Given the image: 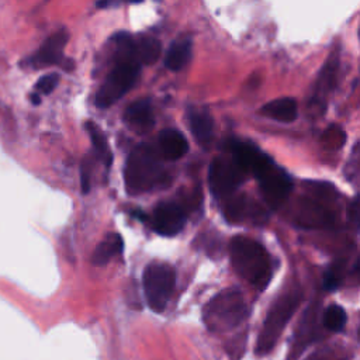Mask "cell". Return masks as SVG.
<instances>
[{
	"mask_svg": "<svg viewBox=\"0 0 360 360\" xmlns=\"http://www.w3.org/2000/svg\"><path fill=\"white\" fill-rule=\"evenodd\" d=\"M114 66L96 94V106L100 108L113 106L129 93L141 71V64L136 54V40L129 33H118L114 37Z\"/></svg>",
	"mask_w": 360,
	"mask_h": 360,
	"instance_id": "cell-1",
	"label": "cell"
},
{
	"mask_svg": "<svg viewBox=\"0 0 360 360\" xmlns=\"http://www.w3.org/2000/svg\"><path fill=\"white\" fill-rule=\"evenodd\" d=\"M229 255L235 272L254 287L264 290L272 278L271 257L255 239L244 235L233 236Z\"/></svg>",
	"mask_w": 360,
	"mask_h": 360,
	"instance_id": "cell-2",
	"label": "cell"
},
{
	"mask_svg": "<svg viewBox=\"0 0 360 360\" xmlns=\"http://www.w3.org/2000/svg\"><path fill=\"white\" fill-rule=\"evenodd\" d=\"M124 180L131 196L148 193L166 182L162 164L151 145L141 144L131 151L124 169Z\"/></svg>",
	"mask_w": 360,
	"mask_h": 360,
	"instance_id": "cell-3",
	"label": "cell"
},
{
	"mask_svg": "<svg viewBox=\"0 0 360 360\" xmlns=\"http://www.w3.org/2000/svg\"><path fill=\"white\" fill-rule=\"evenodd\" d=\"M248 317L245 298L236 287L222 290L210 300L203 311V319L210 331L224 332L233 329Z\"/></svg>",
	"mask_w": 360,
	"mask_h": 360,
	"instance_id": "cell-4",
	"label": "cell"
},
{
	"mask_svg": "<svg viewBox=\"0 0 360 360\" xmlns=\"http://www.w3.org/2000/svg\"><path fill=\"white\" fill-rule=\"evenodd\" d=\"M300 301H301V294L298 291H291L278 298V301L271 308L265 319L262 332L258 338L257 350H255L258 356H264L275 347L286 325L289 324L290 318L293 317L297 307L300 305Z\"/></svg>",
	"mask_w": 360,
	"mask_h": 360,
	"instance_id": "cell-5",
	"label": "cell"
},
{
	"mask_svg": "<svg viewBox=\"0 0 360 360\" xmlns=\"http://www.w3.org/2000/svg\"><path fill=\"white\" fill-rule=\"evenodd\" d=\"M143 283L150 308L154 312H162L175 290V269L165 262H151L144 271Z\"/></svg>",
	"mask_w": 360,
	"mask_h": 360,
	"instance_id": "cell-6",
	"label": "cell"
},
{
	"mask_svg": "<svg viewBox=\"0 0 360 360\" xmlns=\"http://www.w3.org/2000/svg\"><path fill=\"white\" fill-rule=\"evenodd\" d=\"M252 175L258 179L262 196L271 208L278 210L289 199L293 182L269 155L255 168Z\"/></svg>",
	"mask_w": 360,
	"mask_h": 360,
	"instance_id": "cell-7",
	"label": "cell"
},
{
	"mask_svg": "<svg viewBox=\"0 0 360 360\" xmlns=\"http://www.w3.org/2000/svg\"><path fill=\"white\" fill-rule=\"evenodd\" d=\"M247 176L248 173L232 155L218 157L210 165L208 182L213 194L218 199H225L244 183Z\"/></svg>",
	"mask_w": 360,
	"mask_h": 360,
	"instance_id": "cell-8",
	"label": "cell"
},
{
	"mask_svg": "<svg viewBox=\"0 0 360 360\" xmlns=\"http://www.w3.org/2000/svg\"><path fill=\"white\" fill-rule=\"evenodd\" d=\"M186 224V211L176 203H162L152 214V228L164 236H175Z\"/></svg>",
	"mask_w": 360,
	"mask_h": 360,
	"instance_id": "cell-9",
	"label": "cell"
},
{
	"mask_svg": "<svg viewBox=\"0 0 360 360\" xmlns=\"http://www.w3.org/2000/svg\"><path fill=\"white\" fill-rule=\"evenodd\" d=\"M68 38L69 36L66 30L57 31L50 38H47L43 47L30 58V64L36 69L51 65H61L64 61V50Z\"/></svg>",
	"mask_w": 360,
	"mask_h": 360,
	"instance_id": "cell-10",
	"label": "cell"
},
{
	"mask_svg": "<svg viewBox=\"0 0 360 360\" xmlns=\"http://www.w3.org/2000/svg\"><path fill=\"white\" fill-rule=\"evenodd\" d=\"M224 215L229 222H262L266 219L265 211L250 197L238 196L232 197L226 201L224 208Z\"/></svg>",
	"mask_w": 360,
	"mask_h": 360,
	"instance_id": "cell-11",
	"label": "cell"
},
{
	"mask_svg": "<svg viewBox=\"0 0 360 360\" xmlns=\"http://www.w3.org/2000/svg\"><path fill=\"white\" fill-rule=\"evenodd\" d=\"M124 122L127 127L137 133V134H145L150 133L155 126V117L154 110L150 99H140L134 103H131L126 111H124Z\"/></svg>",
	"mask_w": 360,
	"mask_h": 360,
	"instance_id": "cell-12",
	"label": "cell"
},
{
	"mask_svg": "<svg viewBox=\"0 0 360 360\" xmlns=\"http://www.w3.org/2000/svg\"><path fill=\"white\" fill-rule=\"evenodd\" d=\"M189 127L194 140L204 148L213 143L214 137V120L211 114L201 108H190L187 113Z\"/></svg>",
	"mask_w": 360,
	"mask_h": 360,
	"instance_id": "cell-13",
	"label": "cell"
},
{
	"mask_svg": "<svg viewBox=\"0 0 360 360\" xmlns=\"http://www.w3.org/2000/svg\"><path fill=\"white\" fill-rule=\"evenodd\" d=\"M158 145L161 155L166 161L182 159L189 152V143L186 137L175 129L162 130L158 137Z\"/></svg>",
	"mask_w": 360,
	"mask_h": 360,
	"instance_id": "cell-14",
	"label": "cell"
},
{
	"mask_svg": "<svg viewBox=\"0 0 360 360\" xmlns=\"http://www.w3.org/2000/svg\"><path fill=\"white\" fill-rule=\"evenodd\" d=\"M259 113L268 118L275 120V122L279 123H293L296 122V118L298 115V106L296 99L293 97H282V99H276L273 101L266 103Z\"/></svg>",
	"mask_w": 360,
	"mask_h": 360,
	"instance_id": "cell-15",
	"label": "cell"
},
{
	"mask_svg": "<svg viewBox=\"0 0 360 360\" xmlns=\"http://www.w3.org/2000/svg\"><path fill=\"white\" fill-rule=\"evenodd\" d=\"M296 218L303 226H321L333 221L331 213L312 200H304L300 203Z\"/></svg>",
	"mask_w": 360,
	"mask_h": 360,
	"instance_id": "cell-16",
	"label": "cell"
},
{
	"mask_svg": "<svg viewBox=\"0 0 360 360\" xmlns=\"http://www.w3.org/2000/svg\"><path fill=\"white\" fill-rule=\"evenodd\" d=\"M193 43L189 37H179L176 41L172 43L171 48L166 52L165 65L171 71H182L192 58Z\"/></svg>",
	"mask_w": 360,
	"mask_h": 360,
	"instance_id": "cell-17",
	"label": "cell"
},
{
	"mask_svg": "<svg viewBox=\"0 0 360 360\" xmlns=\"http://www.w3.org/2000/svg\"><path fill=\"white\" fill-rule=\"evenodd\" d=\"M124 241L118 233H108L103 241L96 247L92 255V264L96 266H103L108 264L115 255L123 254Z\"/></svg>",
	"mask_w": 360,
	"mask_h": 360,
	"instance_id": "cell-18",
	"label": "cell"
},
{
	"mask_svg": "<svg viewBox=\"0 0 360 360\" xmlns=\"http://www.w3.org/2000/svg\"><path fill=\"white\" fill-rule=\"evenodd\" d=\"M162 52L161 41L152 36H141L136 41V54L141 65H154Z\"/></svg>",
	"mask_w": 360,
	"mask_h": 360,
	"instance_id": "cell-19",
	"label": "cell"
},
{
	"mask_svg": "<svg viewBox=\"0 0 360 360\" xmlns=\"http://www.w3.org/2000/svg\"><path fill=\"white\" fill-rule=\"evenodd\" d=\"M86 130L90 136V140H92V144H93L97 158L106 165V168H110L113 164V154L108 148V143H107L103 131L93 122L86 123Z\"/></svg>",
	"mask_w": 360,
	"mask_h": 360,
	"instance_id": "cell-20",
	"label": "cell"
},
{
	"mask_svg": "<svg viewBox=\"0 0 360 360\" xmlns=\"http://www.w3.org/2000/svg\"><path fill=\"white\" fill-rule=\"evenodd\" d=\"M338 59L333 57L328 61V64H325L318 82H317V92H315V97L319 99H325V96L328 94V92H331L335 86V79H336V71H338Z\"/></svg>",
	"mask_w": 360,
	"mask_h": 360,
	"instance_id": "cell-21",
	"label": "cell"
},
{
	"mask_svg": "<svg viewBox=\"0 0 360 360\" xmlns=\"http://www.w3.org/2000/svg\"><path fill=\"white\" fill-rule=\"evenodd\" d=\"M347 321L346 311L336 304L329 305L324 312V325L331 332H340Z\"/></svg>",
	"mask_w": 360,
	"mask_h": 360,
	"instance_id": "cell-22",
	"label": "cell"
},
{
	"mask_svg": "<svg viewBox=\"0 0 360 360\" xmlns=\"http://www.w3.org/2000/svg\"><path fill=\"white\" fill-rule=\"evenodd\" d=\"M342 283V266L335 265L329 268L324 275V289L328 291H335Z\"/></svg>",
	"mask_w": 360,
	"mask_h": 360,
	"instance_id": "cell-23",
	"label": "cell"
},
{
	"mask_svg": "<svg viewBox=\"0 0 360 360\" xmlns=\"http://www.w3.org/2000/svg\"><path fill=\"white\" fill-rule=\"evenodd\" d=\"M59 83V75L58 73H48L40 78V80L36 83L34 90L37 94H50L54 92V89Z\"/></svg>",
	"mask_w": 360,
	"mask_h": 360,
	"instance_id": "cell-24",
	"label": "cell"
},
{
	"mask_svg": "<svg viewBox=\"0 0 360 360\" xmlns=\"http://www.w3.org/2000/svg\"><path fill=\"white\" fill-rule=\"evenodd\" d=\"M325 145L328 147H332V148H340L343 144H345V133L336 127V126H332L329 127L325 133H324V137H322Z\"/></svg>",
	"mask_w": 360,
	"mask_h": 360,
	"instance_id": "cell-25",
	"label": "cell"
},
{
	"mask_svg": "<svg viewBox=\"0 0 360 360\" xmlns=\"http://www.w3.org/2000/svg\"><path fill=\"white\" fill-rule=\"evenodd\" d=\"M80 185L83 194H87L90 192V168L83 162L80 169Z\"/></svg>",
	"mask_w": 360,
	"mask_h": 360,
	"instance_id": "cell-26",
	"label": "cell"
},
{
	"mask_svg": "<svg viewBox=\"0 0 360 360\" xmlns=\"http://www.w3.org/2000/svg\"><path fill=\"white\" fill-rule=\"evenodd\" d=\"M350 215L353 218V222L357 224V218H359V210H357V200L353 201L352 204V210H350Z\"/></svg>",
	"mask_w": 360,
	"mask_h": 360,
	"instance_id": "cell-27",
	"label": "cell"
},
{
	"mask_svg": "<svg viewBox=\"0 0 360 360\" xmlns=\"http://www.w3.org/2000/svg\"><path fill=\"white\" fill-rule=\"evenodd\" d=\"M30 99H31V101H33V104H36V106H37V104H40V103H41V96H40V94H37V93H36V92H34V93H31V94H30Z\"/></svg>",
	"mask_w": 360,
	"mask_h": 360,
	"instance_id": "cell-28",
	"label": "cell"
}]
</instances>
